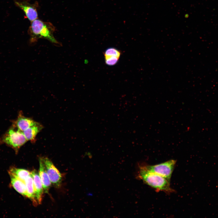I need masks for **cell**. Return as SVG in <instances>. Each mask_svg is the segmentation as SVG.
<instances>
[{
    "label": "cell",
    "mask_w": 218,
    "mask_h": 218,
    "mask_svg": "<svg viewBox=\"0 0 218 218\" xmlns=\"http://www.w3.org/2000/svg\"><path fill=\"white\" fill-rule=\"evenodd\" d=\"M136 177L157 191H163L168 194L174 191L170 187V181L148 170L143 164L138 165Z\"/></svg>",
    "instance_id": "cell-1"
},
{
    "label": "cell",
    "mask_w": 218,
    "mask_h": 218,
    "mask_svg": "<svg viewBox=\"0 0 218 218\" xmlns=\"http://www.w3.org/2000/svg\"><path fill=\"white\" fill-rule=\"evenodd\" d=\"M54 31V27L51 23L37 19L31 22L29 27L28 32L30 36V42L32 44L34 43L41 38L47 39L56 46H60L61 44L53 35Z\"/></svg>",
    "instance_id": "cell-2"
},
{
    "label": "cell",
    "mask_w": 218,
    "mask_h": 218,
    "mask_svg": "<svg viewBox=\"0 0 218 218\" xmlns=\"http://www.w3.org/2000/svg\"><path fill=\"white\" fill-rule=\"evenodd\" d=\"M27 141L23 133L12 126L0 138V144H5L18 153Z\"/></svg>",
    "instance_id": "cell-3"
},
{
    "label": "cell",
    "mask_w": 218,
    "mask_h": 218,
    "mask_svg": "<svg viewBox=\"0 0 218 218\" xmlns=\"http://www.w3.org/2000/svg\"><path fill=\"white\" fill-rule=\"evenodd\" d=\"M176 162V160H171L155 165L144 164L148 170L156 173L170 181Z\"/></svg>",
    "instance_id": "cell-4"
},
{
    "label": "cell",
    "mask_w": 218,
    "mask_h": 218,
    "mask_svg": "<svg viewBox=\"0 0 218 218\" xmlns=\"http://www.w3.org/2000/svg\"><path fill=\"white\" fill-rule=\"evenodd\" d=\"M51 183L56 187H60L62 176L51 161L46 157H41Z\"/></svg>",
    "instance_id": "cell-5"
},
{
    "label": "cell",
    "mask_w": 218,
    "mask_h": 218,
    "mask_svg": "<svg viewBox=\"0 0 218 218\" xmlns=\"http://www.w3.org/2000/svg\"><path fill=\"white\" fill-rule=\"evenodd\" d=\"M15 4L23 10L26 18L30 21L32 22L37 19V8L38 7V2H35L31 4L27 0H24L15 2Z\"/></svg>",
    "instance_id": "cell-6"
},
{
    "label": "cell",
    "mask_w": 218,
    "mask_h": 218,
    "mask_svg": "<svg viewBox=\"0 0 218 218\" xmlns=\"http://www.w3.org/2000/svg\"><path fill=\"white\" fill-rule=\"evenodd\" d=\"M37 122L31 118L24 116L22 112L20 111L17 118L12 121V126L23 132Z\"/></svg>",
    "instance_id": "cell-7"
},
{
    "label": "cell",
    "mask_w": 218,
    "mask_h": 218,
    "mask_svg": "<svg viewBox=\"0 0 218 218\" xmlns=\"http://www.w3.org/2000/svg\"><path fill=\"white\" fill-rule=\"evenodd\" d=\"M31 175L33 179L36 200L38 204H40L42 201L44 192L43 185L39 173L36 170H34L32 171L31 172Z\"/></svg>",
    "instance_id": "cell-8"
},
{
    "label": "cell",
    "mask_w": 218,
    "mask_h": 218,
    "mask_svg": "<svg viewBox=\"0 0 218 218\" xmlns=\"http://www.w3.org/2000/svg\"><path fill=\"white\" fill-rule=\"evenodd\" d=\"M39 175L43 185L44 191L45 193H48L51 183L46 171L41 157L39 158Z\"/></svg>",
    "instance_id": "cell-9"
},
{
    "label": "cell",
    "mask_w": 218,
    "mask_h": 218,
    "mask_svg": "<svg viewBox=\"0 0 218 218\" xmlns=\"http://www.w3.org/2000/svg\"><path fill=\"white\" fill-rule=\"evenodd\" d=\"M43 128V126L41 124L37 122L36 124L25 130L23 132L27 141H30L32 143H35L36 140V136Z\"/></svg>",
    "instance_id": "cell-10"
},
{
    "label": "cell",
    "mask_w": 218,
    "mask_h": 218,
    "mask_svg": "<svg viewBox=\"0 0 218 218\" xmlns=\"http://www.w3.org/2000/svg\"><path fill=\"white\" fill-rule=\"evenodd\" d=\"M27 194V197L29 198L33 202L34 205L38 204L36 197L33 181L31 175L25 181Z\"/></svg>",
    "instance_id": "cell-11"
},
{
    "label": "cell",
    "mask_w": 218,
    "mask_h": 218,
    "mask_svg": "<svg viewBox=\"0 0 218 218\" xmlns=\"http://www.w3.org/2000/svg\"><path fill=\"white\" fill-rule=\"evenodd\" d=\"M11 183L13 188L21 195L27 197L25 182L15 177L10 176Z\"/></svg>",
    "instance_id": "cell-12"
},
{
    "label": "cell",
    "mask_w": 218,
    "mask_h": 218,
    "mask_svg": "<svg viewBox=\"0 0 218 218\" xmlns=\"http://www.w3.org/2000/svg\"><path fill=\"white\" fill-rule=\"evenodd\" d=\"M8 173L10 176L15 177L24 182L31 174V172L28 170L15 167L11 168Z\"/></svg>",
    "instance_id": "cell-13"
},
{
    "label": "cell",
    "mask_w": 218,
    "mask_h": 218,
    "mask_svg": "<svg viewBox=\"0 0 218 218\" xmlns=\"http://www.w3.org/2000/svg\"><path fill=\"white\" fill-rule=\"evenodd\" d=\"M121 55V52L119 50L112 47L107 49L104 53V57L115 56L120 58Z\"/></svg>",
    "instance_id": "cell-14"
},
{
    "label": "cell",
    "mask_w": 218,
    "mask_h": 218,
    "mask_svg": "<svg viewBox=\"0 0 218 218\" xmlns=\"http://www.w3.org/2000/svg\"><path fill=\"white\" fill-rule=\"evenodd\" d=\"M119 58L115 56L104 57L105 62L108 65H114L117 63Z\"/></svg>",
    "instance_id": "cell-15"
}]
</instances>
